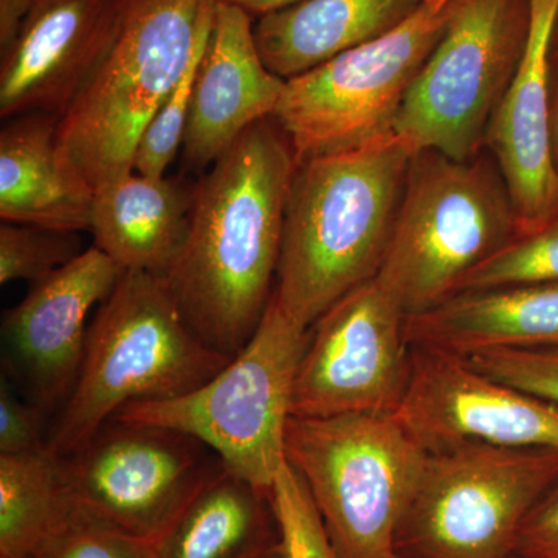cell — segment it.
<instances>
[{
	"label": "cell",
	"instance_id": "1",
	"mask_svg": "<svg viewBox=\"0 0 558 558\" xmlns=\"http://www.w3.org/2000/svg\"><path fill=\"white\" fill-rule=\"evenodd\" d=\"M295 168L289 138L266 119L191 190L189 231L163 281L197 339L223 357L240 354L274 295Z\"/></svg>",
	"mask_w": 558,
	"mask_h": 558
},
{
	"label": "cell",
	"instance_id": "2",
	"mask_svg": "<svg viewBox=\"0 0 558 558\" xmlns=\"http://www.w3.org/2000/svg\"><path fill=\"white\" fill-rule=\"evenodd\" d=\"M414 156L389 132L296 163L274 293L304 329L379 274Z\"/></svg>",
	"mask_w": 558,
	"mask_h": 558
},
{
	"label": "cell",
	"instance_id": "3",
	"mask_svg": "<svg viewBox=\"0 0 558 558\" xmlns=\"http://www.w3.org/2000/svg\"><path fill=\"white\" fill-rule=\"evenodd\" d=\"M218 0H120L101 57L58 121L92 189L134 171L143 132L207 49Z\"/></svg>",
	"mask_w": 558,
	"mask_h": 558
},
{
	"label": "cell",
	"instance_id": "4",
	"mask_svg": "<svg viewBox=\"0 0 558 558\" xmlns=\"http://www.w3.org/2000/svg\"><path fill=\"white\" fill-rule=\"evenodd\" d=\"M229 362L197 339L163 279L123 271L92 318L78 380L49 449L68 457L130 403L179 398Z\"/></svg>",
	"mask_w": 558,
	"mask_h": 558
},
{
	"label": "cell",
	"instance_id": "5",
	"mask_svg": "<svg viewBox=\"0 0 558 558\" xmlns=\"http://www.w3.org/2000/svg\"><path fill=\"white\" fill-rule=\"evenodd\" d=\"M519 234L497 163L418 153L376 281L407 317L458 293L462 279Z\"/></svg>",
	"mask_w": 558,
	"mask_h": 558
},
{
	"label": "cell",
	"instance_id": "6",
	"mask_svg": "<svg viewBox=\"0 0 558 558\" xmlns=\"http://www.w3.org/2000/svg\"><path fill=\"white\" fill-rule=\"evenodd\" d=\"M310 336L274 293L252 339L211 379L179 398L130 403L112 421L193 436L234 475L271 492L288 461L293 388Z\"/></svg>",
	"mask_w": 558,
	"mask_h": 558
},
{
	"label": "cell",
	"instance_id": "7",
	"mask_svg": "<svg viewBox=\"0 0 558 558\" xmlns=\"http://www.w3.org/2000/svg\"><path fill=\"white\" fill-rule=\"evenodd\" d=\"M427 451L395 414L289 418L286 459L340 558H392Z\"/></svg>",
	"mask_w": 558,
	"mask_h": 558
},
{
	"label": "cell",
	"instance_id": "8",
	"mask_svg": "<svg viewBox=\"0 0 558 558\" xmlns=\"http://www.w3.org/2000/svg\"><path fill=\"white\" fill-rule=\"evenodd\" d=\"M446 31L418 70L392 132L414 153L480 156L488 124L523 57L529 0H451Z\"/></svg>",
	"mask_w": 558,
	"mask_h": 558
},
{
	"label": "cell",
	"instance_id": "9",
	"mask_svg": "<svg viewBox=\"0 0 558 558\" xmlns=\"http://www.w3.org/2000/svg\"><path fill=\"white\" fill-rule=\"evenodd\" d=\"M558 481V450L464 446L427 453L396 550L411 558H510Z\"/></svg>",
	"mask_w": 558,
	"mask_h": 558
},
{
	"label": "cell",
	"instance_id": "10",
	"mask_svg": "<svg viewBox=\"0 0 558 558\" xmlns=\"http://www.w3.org/2000/svg\"><path fill=\"white\" fill-rule=\"evenodd\" d=\"M447 9L414 11L395 31L286 80L275 109L296 163L389 134L418 70L446 31Z\"/></svg>",
	"mask_w": 558,
	"mask_h": 558
},
{
	"label": "cell",
	"instance_id": "11",
	"mask_svg": "<svg viewBox=\"0 0 558 558\" xmlns=\"http://www.w3.org/2000/svg\"><path fill=\"white\" fill-rule=\"evenodd\" d=\"M61 458L62 483L76 509L159 545L226 465L205 444L156 425L109 421Z\"/></svg>",
	"mask_w": 558,
	"mask_h": 558
},
{
	"label": "cell",
	"instance_id": "12",
	"mask_svg": "<svg viewBox=\"0 0 558 558\" xmlns=\"http://www.w3.org/2000/svg\"><path fill=\"white\" fill-rule=\"evenodd\" d=\"M410 369L407 314L371 279L312 326L296 373L292 416L395 414Z\"/></svg>",
	"mask_w": 558,
	"mask_h": 558
},
{
	"label": "cell",
	"instance_id": "13",
	"mask_svg": "<svg viewBox=\"0 0 558 558\" xmlns=\"http://www.w3.org/2000/svg\"><path fill=\"white\" fill-rule=\"evenodd\" d=\"M395 417L427 453L476 444L558 450V405L440 349L411 347L409 385Z\"/></svg>",
	"mask_w": 558,
	"mask_h": 558
},
{
	"label": "cell",
	"instance_id": "14",
	"mask_svg": "<svg viewBox=\"0 0 558 558\" xmlns=\"http://www.w3.org/2000/svg\"><path fill=\"white\" fill-rule=\"evenodd\" d=\"M123 270L92 245L32 284L3 317L7 363L28 400L44 413L64 405L78 380L92 311L116 288Z\"/></svg>",
	"mask_w": 558,
	"mask_h": 558
},
{
	"label": "cell",
	"instance_id": "15",
	"mask_svg": "<svg viewBox=\"0 0 558 558\" xmlns=\"http://www.w3.org/2000/svg\"><path fill=\"white\" fill-rule=\"evenodd\" d=\"M531 27L523 57L487 128L494 154L515 209L519 234L558 215V189L550 160L553 33L558 0H529Z\"/></svg>",
	"mask_w": 558,
	"mask_h": 558
},
{
	"label": "cell",
	"instance_id": "16",
	"mask_svg": "<svg viewBox=\"0 0 558 558\" xmlns=\"http://www.w3.org/2000/svg\"><path fill=\"white\" fill-rule=\"evenodd\" d=\"M120 0H32L16 43L0 57V116L61 117L101 57Z\"/></svg>",
	"mask_w": 558,
	"mask_h": 558
},
{
	"label": "cell",
	"instance_id": "17",
	"mask_svg": "<svg viewBox=\"0 0 558 558\" xmlns=\"http://www.w3.org/2000/svg\"><path fill=\"white\" fill-rule=\"evenodd\" d=\"M286 80L271 73L255 40L247 11L218 3L197 70L183 159L194 170L211 167L248 128L271 119Z\"/></svg>",
	"mask_w": 558,
	"mask_h": 558
},
{
	"label": "cell",
	"instance_id": "18",
	"mask_svg": "<svg viewBox=\"0 0 558 558\" xmlns=\"http://www.w3.org/2000/svg\"><path fill=\"white\" fill-rule=\"evenodd\" d=\"M60 117L25 113L0 131V218L40 229L90 230L95 190L65 156Z\"/></svg>",
	"mask_w": 558,
	"mask_h": 558
},
{
	"label": "cell",
	"instance_id": "19",
	"mask_svg": "<svg viewBox=\"0 0 558 558\" xmlns=\"http://www.w3.org/2000/svg\"><path fill=\"white\" fill-rule=\"evenodd\" d=\"M407 339L462 357L487 349L558 348V282L454 293L407 317Z\"/></svg>",
	"mask_w": 558,
	"mask_h": 558
},
{
	"label": "cell",
	"instance_id": "20",
	"mask_svg": "<svg viewBox=\"0 0 558 558\" xmlns=\"http://www.w3.org/2000/svg\"><path fill=\"white\" fill-rule=\"evenodd\" d=\"M190 207L191 190L175 180L128 172L95 190L94 245L123 271L163 279L185 241Z\"/></svg>",
	"mask_w": 558,
	"mask_h": 558
},
{
	"label": "cell",
	"instance_id": "21",
	"mask_svg": "<svg viewBox=\"0 0 558 558\" xmlns=\"http://www.w3.org/2000/svg\"><path fill=\"white\" fill-rule=\"evenodd\" d=\"M425 0H301L255 21L260 58L290 80L395 31Z\"/></svg>",
	"mask_w": 558,
	"mask_h": 558
},
{
	"label": "cell",
	"instance_id": "22",
	"mask_svg": "<svg viewBox=\"0 0 558 558\" xmlns=\"http://www.w3.org/2000/svg\"><path fill=\"white\" fill-rule=\"evenodd\" d=\"M271 492L223 469L161 539L160 558H242L279 542Z\"/></svg>",
	"mask_w": 558,
	"mask_h": 558
},
{
	"label": "cell",
	"instance_id": "23",
	"mask_svg": "<svg viewBox=\"0 0 558 558\" xmlns=\"http://www.w3.org/2000/svg\"><path fill=\"white\" fill-rule=\"evenodd\" d=\"M70 508L58 454H0V558L31 556Z\"/></svg>",
	"mask_w": 558,
	"mask_h": 558
},
{
	"label": "cell",
	"instance_id": "24",
	"mask_svg": "<svg viewBox=\"0 0 558 558\" xmlns=\"http://www.w3.org/2000/svg\"><path fill=\"white\" fill-rule=\"evenodd\" d=\"M537 282H558V215L539 229L513 238L470 271L458 293Z\"/></svg>",
	"mask_w": 558,
	"mask_h": 558
},
{
	"label": "cell",
	"instance_id": "25",
	"mask_svg": "<svg viewBox=\"0 0 558 558\" xmlns=\"http://www.w3.org/2000/svg\"><path fill=\"white\" fill-rule=\"evenodd\" d=\"M83 252L76 233L2 220L0 282L5 286L20 279L35 284Z\"/></svg>",
	"mask_w": 558,
	"mask_h": 558
},
{
	"label": "cell",
	"instance_id": "26",
	"mask_svg": "<svg viewBox=\"0 0 558 558\" xmlns=\"http://www.w3.org/2000/svg\"><path fill=\"white\" fill-rule=\"evenodd\" d=\"M27 558H160L156 543L134 537L72 505Z\"/></svg>",
	"mask_w": 558,
	"mask_h": 558
},
{
	"label": "cell",
	"instance_id": "27",
	"mask_svg": "<svg viewBox=\"0 0 558 558\" xmlns=\"http://www.w3.org/2000/svg\"><path fill=\"white\" fill-rule=\"evenodd\" d=\"M286 558H340L306 484L288 461L271 487Z\"/></svg>",
	"mask_w": 558,
	"mask_h": 558
},
{
	"label": "cell",
	"instance_id": "28",
	"mask_svg": "<svg viewBox=\"0 0 558 558\" xmlns=\"http://www.w3.org/2000/svg\"><path fill=\"white\" fill-rule=\"evenodd\" d=\"M202 57L186 70L183 78L157 110L140 138L134 157V171L150 178H163L168 167L183 146L189 128L191 100Z\"/></svg>",
	"mask_w": 558,
	"mask_h": 558
},
{
	"label": "cell",
	"instance_id": "29",
	"mask_svg": "<svg viewBox=\"0 0 558 558\" xmlns=\"http://www.w3.org/2000/svg\"><path fill=\"white\" fill-rule=\"evenodd\" d=\"M465 359L488 377L558 405V348L487 349Z\"/></svg>",
	"mask_w": 558,
	"mask_h": 558
},
{
	"label": "cell",
	"instance_id": "30",
	"mask_svg": "<svg viewBox=\"0 0 558 558\" xmlns=\"http://www.w3.org/2000/svg\"><path fill=\"white\" fill-rule=\"evenodd\" d=\"M44 411L31 400L13 395L2 380L0 387V454L43 453L50 450L43 435Z\"/></svg>",
	"mask_w": 558,
	"mask_h": 558
},
{
	"label": "cell",
	"instance_id": "31",
	"mask_svg": "<svg viewBox=\"0 0 558 558\" xmlns=\"http://www.w3.org/2000/svg\"><path fill=\"white\" fill-rule=\"evenodd\" d=\"M510 558H558V481L524 520Z\"/></svg>",
	"mask_w": 558,
	"mask_h": 558
},
{
	"label": "cell",
	"instance_id": "32",
	"mask_svg": "<svg viewBox=\"0 0 558 558\" xmlns=\"http://www.w3.org/2000/svg\"><path fill=\"white\" fill-rule=\"evenodd\" d=\"M32 0H0V57L16 43Z\"/></svg>",
	"mask_w": 558,
	"mask_h": 558
},
{
	"label": "cell",
	"instance_id": "33",
	"mask_svg": "<svg viewBox=\"0 0 558 558\" xmlns=\"http://www.w3.org/2000/svg\"><path fill=\"white\" fill-rule=\"evenodd\" d=\"M299 2L301 0H218V3H229V5L247 11L255 21L266 16V14L275 13V11L288 9V7L295 5Z\"/></svg>",
	"mask_w": 558,
	"mask_h": 558
},
{
	"label": "cell",
	"instance_id": "34",
	"mask_svg": "<svg viewBox=\"0 0 558 558\" xmlns=\"http://www.w3.org/2000/svg\"><path fill=\"white\" fill-rule=\"evenodd\" d=\"M550 160L558 189V61H553V86H550Z\"/></svg>",
	"mask_w": 558,
	"mask_h": 558
},
{
	"label": "cell",
	"instance_id": "35",
	"mask_svg": "<svg viewBox=\"0 0 558 558\" xmlns=\"http://www.w3.org/2000/svg\"><path fill=\"white\" fill-rule=\"evenodd\" d=\"M242 558H286L284 550H282L281 538H279V542L263 546V548L253 550L252 554Z\"/></svg>",
	"mask_w": 558,
	"mask_h": 558
},
{
	"label": "cell",
	"instance_id": "36",
	"mask_svg": "<svg viewBox=\"0 0 558 558\" xmlns=\"http://www.w3.org/2000/svg\"><path fill=\"white\" fill-rule=\"evenodd\" d=\"M451 0H425V7L428 10H432L433 13H440L444 10V7L449 5Z\"/></svg>",
	"mask_w": 558,
	"mask_h": 558
},
{
	"label": "cell",
	"instance_id": "37",
	"mask_svg": "<svg viewBox=\"0 0 558 558\" xmlns=\"http://www.w3.org/2000/svg\"><path fill=\"white\" fill-rule=\"evenodd\" d=\"M553 61H558V13L553 33Z\"/></svg>",
	"mask_w": 558,
	"mask_h": 558
},
{
	"label": "cell",
	"instance_id": "38",
	"mask_svg": "<svg viewBox=\"0 0 558 558\" xmlns=\"http://www.w3.org/2000/svg\"><path fill=\"white\" fill-rule=\"evenodd\" d=\"M392 558H411V557H409V556H403V554L398 553V554H396V556H395V557H392Z\"/></svg>",
	"mask_w": 558,
	"mask_h": 558
}]
</instances>
